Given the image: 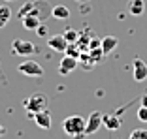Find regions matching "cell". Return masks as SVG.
<instances>
[{
  "mask_svg": "<svg viewBox=\"0 0 147 139\" xmlns=\"http://www.w3.org/2000/svg\"><path fill=\"white\" fill-rule=\"evenodd\" d=\"M85 122L87 118L79 117V115H70L62 120V130L72 139H83L85 137Z\"/></svg>",
  "mask_w": 147,
  "mask_h": 139,
  "instance_id": "obj_1",
  "label": "cell"
},
{
  "mask_svg": "<svg viewBox=\"0 0 147 139\" xmlns=\"http://www.w3.org/2000/svg\"><path fill=\"white\" fill-rule=\"evenodd\" d=\"M23 105H25L28 117H32V115H36V113H40V111H45V109H47V96L32 94L30 98H26V100H25Z\"/></svg>",
  "mask_w": 147,
  "mask_h": 139,
  "instance_id": "obj_2",
  "label": "cell"
},
{
  "mask_svg": "<svg viewBox=\"0 0 147 139\" xmlns=\"http://www.w3.org/2000/svg\"><path fill=\"white\" fill-rule=\"evenodd\" d=\"M17 70H19V74L28 75V77H42L43 75V68L40 66V62L32 60V58H26V60L19 62Z\"/></svg>",
  "mask_w": 147,
  "mask_h": 139,
  "instance_id": "obj_3",
  "label": "cell"
},
{
  "mask_svg": "<svg viewBox=\"0 0 147 139\" xmlns=\"http://www.w3.org/2000/svg\"><path fill=\"white\" fill-rule=\"evenodd\" d=\"M11 53L13 55H19V57H28V55L36 53V45L32 41H25V39H13Z\"/></svg>",
  "mask_w": 147,
  "mask_h": 139,
  "instance_id": "obj_4",
  "label": "cell"
},
{
  "mask_svg": "<svg viewBox=\"0 0 147 139\" xmlns=\"http://www.w3.org/2000/svg\"><path fill=\"white\" fill-rule=\"evenodd\" d=\"M102 117H104V115L98 113V111H92V113L89 115V118H87V122H85V135L96 134L100 126H104V122H102Z\"/></svg>",
  "mask_w": 147,
  "mask_h": 139,
  "instance_id": "obj_5",
  "label": "cell"
},
{
  "mask_svg": "<svg viewBox=\"0 0 147 139\" xmlns=\"http://www.w3.org/2000/svg\"><path fill=\"white\" fill-rule=\"evenodd\" d=\"M78 66H79V58H74V57L64 55L62 60H61V64H59V74L61 75H68V74H72Z\"/></svg>",
  "mask_w": 147,
  "mask_h": 139,
  "instance_id": "obj_6",
  "label": "cell"
},
{
  "mask_svg": "<svg viewBox=\"0 0 147 139\" xmlns=\"http://www.w3.org/2000/svg\"><path fill=\"white\" fill-rule=\"evenodd\" d=\"M132 72H134V79L138 83H143L147 79V64L142 58H134V64H132Z\"/></svg>",
  "mask_w": 147,
  "mask_h": 139,
  "instance_id": "obj_7",
  "label": "cell"
},
{
  "mask_svg": "<svg viewBox=\"0 0 147 139\" xmlns=\"http://www.w3.org/2000/svg\"><path fill=\"white\" fill-rule=\"evenodd\" d=\"M47 47H51L57 53H64L66 47H68V41H66V38L62 34H57V36H51L47 39Z\"/></svg>",
  "mask_w": 147,
  "mask_h": 139,
  "instance_id": "obj_8",
  "label": "cell"
},
{
  "mask_svg": "<svg viewBox=\"0 0 147 139\" xmlns=\"http://www.w3.org/2000/svg\"><path fill=\"white\" fill-rule=\"evenodd\" d=\"M32 118H34L36 126L42 128V130H49V128H51V113H49V109H45V111H40V113L32 115Z\"/></svg>",
  "mask_w": 147,
  "mask_h": 139,
  "instance_id": "obj_9",
  "label": "cell"
},
{
  "mask_svg": "<svg viewBox=\"0 0 147 139\" xmlns=\"http://www.w3.org/2000/svg\"><path fill=\"white\" fill-rule=\"evenodd\" d=\"M102 122H104V126L108 128L109 132H117L119 128H121V118H119V115H104L102 117Z\"/></svg>",
  "mask_w": 147,
  "mask_h": 139,
  "instance_id": "obj_10",
  "label": "cell"
},
{
  "mask_svg": "<svg viewBox=\"0 0 147 139\" xmlns=\"http://www.w3.org/2000/svg\"><path fill=\"white\" fill-rule=\"evenodd\" d=\"M21 23H23V26H25L26 30H36V28L42 25V17H40V15H34V13H30V15L23 17Z\"/></svg>",
  "mask_w": 147,
  "mask_h": 139,
  "instance_id": "obj_11",
  "label": "cell"
},
{
  "mask_svg": "<svg viewBox=\"0 0 147 139\" xmlns=\"http://www.w3.org/2000/svg\"><path fill=\"white\" fill-rule=\"evenodd\" d=\"M119 45V39L115 38V36H106V38H102V51H104V55H109V53L115 51V47Z\"/></svg>",
  "mask_w": 147,
  "mask_h": 139,
  "instance_id": "obj_12",
  "label": "cell"
},
{
  "mask_svg": "<svg viewBox=\"0 0 147 139\" xmlns=\"http://www.w3.org/2000/svg\"><path fill=\"white\" fill-rule=\"evenodd\" d=\"M143 11H145V2L143 0H130L128 2V13L130 15L138 17V15H143Z\"/></svg>",
  "mask_w": 147,
  "mask_h": 139,
  "instance_id": "obj_13",
  "label": "cell"
},
{
  "mask_svg": "<svg viewBox=\"0 0 147 139\" xmlns=\"http://www.w3.org/2000/svg\"><path fill=\"white\" fill-rule=\"evenodd\" d=\"M51 15H53V19H57V21H66V19L70 17V9L66 8V6L59 4V6H55V8L51 9Z\"/></svg>",
  "mask_w": 147,
  "mask_h": 139,
  "instance_id": "obj_14",
  "label": "cell"
},
{
  "mask_svg": "<svg viewBox=\"0 0 147 139\" xmlns=\"http://www.w3.org/2000/svg\"><path fill=\"white\" fill-rule=\"evenodd\" d=\"M11 19V8L8 4H0V28H4Z\"/></svg>",
  "mask_w": 147,
  "mask_h": 139,
  "instance_id": "obj_15",
  "label": "cell"
},
{
  "mask_svg": "<svg viewBox=\"0 0 147 139\" xmlns=\"http://www.w3.org/2000/svg\"><path fill=\"white\" fill-rule=\"evenodd\" d=\"M36 4H38V2H25V4L19 8L17 17H19V19H23V17H26L28 13H32V11H34V8H36Z\"/></svg>",
  "mask_w": 147,
  "mask_h": 139,
  "instance_id": "obj_16",
  "label": "cell"
},
{
  "mask_svg": "<svg viewBox=\"0 0 147 139\" xmlns=\"http://www.w3.org/2000/svg\"><path fill=\"white\" fill-rule=\"evenodd\" d=\"M81 49H79V45L78 43H68V47H66V51H64V55H68V57H74V58H79L81 57Z\"/></svg>",
  "mask_w": 147,
  "mask_h": 139,
  "instance_id": "obj_17",
  "label": "cell"
},
{
  "mask_svg": "<svg viewBox=\"0 0 147 139\" xmlns=\"http://www.w3.org/2000/svg\"><path fill=\"white\" fill-rule=\"evenodd\" d=\"M62 36L66 38V41H68V43H76V41L79 39V32L74 30V28H66V30L62 32Z\"/></svg>",
  "mask_w": 147,
  "mask_h": 139,
  "instance_id": "obj_18",
  "label": "cell"
},
{
  "mask_svg": "<svg viewBox=\"0 0 147 139\" xmlns=\"http://www.w3.org/2000/svg\"><path fill=\"white\" fill-rule=\"evenodd\" d=\"M89 57H91L92 64H98V62L104 58V51H102V47H98V49H89Z\"/></svg>",
  "mask_w": 147,
  "mask_h": 139,
  "instance_id": "obj_19",
  "label": "cell"
},
{
  "mask_svg": "<svg viewBox=\"0 0 147 139\" xmlns=\"http://www.w3.org/2000/svg\"><path fill=\"white\" fill-rule=\"evenodd\" d=\"M128 139H147V130L145 128H136V130L130 132Z\"/></svg>",
  "mask_w": 147,
  "mask_h": 139,
  "instance_id": "obj_20",
  "label": "cell"
},
{
  "mask_svg": "<svg viewBox=\"0 0 147 139\" xmlns=\"http://www.w3.org/2000/svg\"><path fill=\"white\" fill-rule=\"evenodd\" d=\"M138 120L140 122H147V107L145 105H142V107L138 109Z\"/></svg>",
  "mask_w": 147,
  "mask_h": 139,
  "instance_id": "obj_21",
  "label": "cell"
},
{
  "mask_svg": "<svg viewBox=\"0 0 147 139\" xmlns=\"http://www.w3.org/2000/svg\"><path fill=\"white\" fill-rule=\"evenodd\" d=\"M47 32H49L47 25H40L38 28H36V34H38L40 38H45V36H47Z\"/></svg>",
  "mask_w": 147,
  "mask_h": 139,
  "instance_id": "obj_22",
  "label": "cell"
},
{
  "mask_svg": "<svg viewBox=\"0 0 147 139\" xmlns=\"http://www.w3.org/2000/svg\"><path fill=\"white\" fill-rule=\"evenodd\" d=\"M100 45H102V39H98V38H91V41H89V49H98Z\"/></svg>",
  "mask_w": 147,
  "mask_h": 139,
  "instance_id": "obj_23",
  "label": "cell"
},
{
  "mask_svg": "<svg viewBox=\"0 0 147 139\" xmlns=\"http://www.w3.org/2000/svg\"><path fill=\"white\" fill-rule=\"evenodd\" d=\"M142 105H145V107H147V94L142 96Z\"/></svg>",
  "mask_w": 147,
  "mask_h": 139,
  "instance_id": "obj_24",
  "label": "cell"
},
{
  "mask_svg": "<svg viewBox=\"0 0 147 139\" xmlns=\"http://www.w3.org/2000/svg\"><path fill=\"white\" fill-rule=\"evenodd\" d=\"M4 134H6V128L2 126V124H0V137H2V135H4Z\"/></svg>",
  "mask_w": 147,
  "mask_h": 139,
  "instance_id": "obj_25",
  "label": "cell"
},
{
  "mask_svg": "<svg viewBox=\"0 0 147 139\" xmlns=\"http://www.w3.org/2000/svg\"><path fill=\"white\" fill-rule=\"evenodd\" d=\"M78 2H81V4H83V2H87V0H78Z\"/></svg>",
  "mask_w": 147,
  "mask_h": 139,
  "instance_id": "obj_26",
  "label": "cell"
},
{
  "mask_svg": "<svg viewBox=\"0 0 147 139\" xmlns=\"http://www.w3.org/2000/svg\"><path fill=\"white\" fill-rule=\"evenodd\" d=\"M6 2H11V0H6Z\"/></svg>",
  "mask_w": 147,
  "mask_h": 139,
  "instance_id": "obj_27",
  "label": "cell"
}]
</instances>
